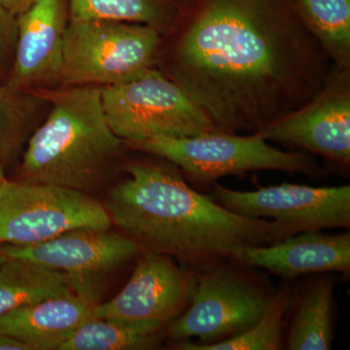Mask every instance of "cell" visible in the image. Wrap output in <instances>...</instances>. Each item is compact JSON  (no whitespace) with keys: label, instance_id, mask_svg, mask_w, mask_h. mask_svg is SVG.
<instances>
[{"label":"cell","instance_id":"12","mask_svg":"<svg viewBox=\"0 0 350 350\" xmlns=\"http://www.w3.org/2000/svg\"><path fill=\"white\" fill-rule=\"evenodd\" d=\"M142 252L137 243L121 232L92 228L71 230L32 245H0V253L7 258L27 260L94 282Z\"/></svg>","mask_w":350,"mask_h":350},{"label":"cell","instance_id":"19","mask_svg":"<svg viewBox=\"0 0 350 350\" xmlns=\"http://www.w3.org/2000/svg\"><path fill=\"white\" fill-rule=\"evenodd\" d=\"M167 325L157 321L94 319L85 322L59 350H142L155 349Z\"/></svg>","mask_w":350,"mask_h":350},{"label":"cell","instance_id":"6","mask_svg":"<svg viewBox=\"0 0 350 350\" xmlns=\"http://www.w3.org/2000/svg\"><path fill=\"white\" fill-rule=\"evenodd\" d=\"M128 146L172 163L200 186H213L222 177L256 170L315 176L321 172L312 156L280 150L258 133L245 137L214 131L192 137L156 138Z\"/></svg>","mask_w":350,"mask_h":350},{"label":"cell","instance_id":"24","mask_svg":"<svg viewBox=\"0 0 350 350\" xmlns=\"http://www.w3.org/2000/svg\"><path fill=\"white\" fill-rule=\"evenodd\" d=\"M34 0H0V6L15 17L24 13Z\"/></svg>","mask_w":350,"mask_h":350},{"label":"cell","instance_id":"8","mask_svg":"<svg viewBox=\"0 0 350 350\" xmlns=\"http://www.w3.org/2000/svg\"><path fill=\"white\" fill-rule=\"evenodd\" d=\"M111 227L94 195L20 179L0 184V245H32L71 230Z\"/></svg>","mask_w":350,"mask_h":350},{"label":"cell","instance_id":"22","mask_svg":"<svg viewBox=\"0 0 350 350\" xmlns=\"http://www.w3.org/2000/svg\"><path fill=\"white\" fill-rule=\"evenodd\" d=\"M39 98L27 92L0 87V160L21 146L29 131Z\"/></svg>","mask_w":350,"mask_h":350},{"label":"cell","instance_id":"15","mask_svg":"<svg viewBox=\"0 0 350 350\" xmlns=\"http://www.w3.org/2000/svg\"><path fill=\"white\" fill-rule=\"evenodd\" d=\"M100 298L72 292L21 306L0 317V334L29 350H59L82 324L96 319Z\"/></svg>","mask_w":350,"mask_h":350},{"label":"cell","instance_id":"23","mask_svg":"<svg viewBox=\"0 0 350 350\" xmlns=\"http://www.w3.org/2000/svg\"><path fill=\"white\" fill-rule=\"evenodd\" d=\"M17 41V19L0 6V72L10 69Z\"/></svg>","mask_w":350,"mask_h":350},{"label":"cell","instance_id":"13","mask_svg":"<svg viewBox=\"0 0 350 350\" xmlns=\"http://www.w3.org/2000/svg\"><path fill=\"white\" fill-rule=\"evenodd\" d=\"M16 19L15 53L4 84L29 92L59 82L68 0H34Z\"/></svg>","mask_w":350,"mask_h":350},{"label":"cell","instance_id":"27","mask_svg":"<svg viewBox=\"0 0 350 350\" xmlns=\"http://www.w3.org/2000/svg\"><path fill=\"white\" fill-rule=\"evenodd\" d=\"M5 83V78L3 77V73L0 72V87Z\"/></svg>","mask_w":350,"mask_h":350},{"label":"cell","instance_id":"3","mask_svg":"<svg viewBox=\"0 0 350 350\" xmlns=\"http://www.w3.org/2000/svg\"><path fill=\"white\" fill-rule=\"evenodd\" d=\"M27 93L50 105V113L27 140L20 180L90 195L107 187L126 144L108 124L100 87L38 88Z\"/></svg>","mask_w":350,"mask_h":350},{"label":"cell","instance_id":"1","mask_svg":"<svg viewBox=\"0 0 350 350\" xmlns=\"http://www.w3.org/2000/svg\"><path fill=\"white\" fill-rule=\"evenodd\" d=\"M329 59L293 0H202L169 77L219 131L254 133L312 100Z\"/></svg>","mask_w":350,"mask_h":350},{"label":"cell","instance_id":"4","mask_svg":"<svg viewBox=\"0 0 350 350\" xmlns=\"http://www.w3.org/2000/svg\"><path fill=\"white\" fill-rule=\"evenodd\" d=\"M275 291L259 269L238 262L194 271L188 306L165 338L174 344L198 338L199 345L230 340L256 323Z\"/></svg>","mask_w":350,"mask_h":350},{"label":"cell","instance_id":"17","mask_svg":"<svg viewBox=\"0 0 350 350\" xmlns=\"http://www.w3.org/2000/svg\"><path fill=\"white\" fill-rule=\"evenodd\" d=\"M202 0H68L69 20H107L149 25L170 33L197 10Z\"/></svg>","mask_w":350,"mask_h":350},{"label":"cell","instance_id":"14","mask_svg":"<svg viewBox=\"0 0 350 350\" xmlns=\"http://www.w3.org/2000/svg\"><path fill=\"white\" fill-rule=\"evenodd\" d=\"M238 262L264 269L283 278L350 273V232H299L271 245L252 246L241 251Z\"/></svg>","mask_w":350,"mask_h":350},{"label":"cell","instance_id":"21","mask_svg":"<svg viewBox=\"0 0 350 350\" xmlns=\"http://www.w3.org/2000/svg\"><path fill=\"white\" fill-rule=\"evenodd\" d=\"M291 289L283 283L271 297L259 320L247 331L217 344L199 345L191 340L175 342L181 350H278L282 347L284 317L288 312Z\"/></svg>","mask_w":350,"mask_h":350},{"label":"cell","instance_id":"9","mask_svg":"<svg viewBox=\"0 0 350 350\" xmlns=\"http://www.w3.org/2000/svg\"><path fill=\"white\" fill-rule=\"evenodd\" d=\"M220 206L248 218H269L297 234L324 229H349L350 186L310 187L283 183L251 191H236L214 183Z\"/></svg>","mask_w":350,"mask_h":350},{"label":"cell","instance_id":"28","mask_svg":"<svg viewBox=\"0 0 350 350\" xmlns=\"http://www.w3.org/2000/svg\"><path fill=\"white\" fill-rule=\"evenodd\" d=\"M7 259V257L4 256L2 253H0V266H1L2 264H3L4 262H5V260Z\"/></svg>","mask_w":350,"mask_h":350},{"label":"cell","instance_id":"18","mask_svg":"<svg viewBox=\"0 0 350 350\" xmlns=\"http://www.w3.org/2000/svg\"><path fill=\"white\" fill-rule=\"evenodd\" d=\"M334 290L330 276H317L304 286L288 327L286 349H332Z\"/></svg>","mask_w":350,"mask_h":350},{"label":"cell","instance_id":"25","mask_svg":"<svg viewBox=\"0 0 350 350\" xmlns=\"http://www.w3.org/2000/svg\"><path fill=\"white\" fill-rule=\"evenodd\" d=\"M0 350H29L27 345L16 338L0 334Z\"/></svg>","mask_w":350,"mask_h":350},{"label":"cell","instance_id":"2","mask_svg":"<svg viewBox=\"0 0 350 350\" xmlns=\"http://www.w3.org/2000/svg\"><path fill=\"white\" fill-rule=\"evenodd\" d=\"M165 162L128 163L126 176L103 202L112 226L142 252L174 258L199 271L238 262L245 248L297 234L275 220L244 217L225 208L191 187L177 167Z\"/></svg>","mask_w":350,"mask_h":350},{"label":"cell","instance_id":"20","mask_svg":"<svg viewBox=\"0 0 350 350\" xmlns=\"http://www.w3.org/2000/svg\"><path fill=\"white\" fill-rule=\"evenodd\" d=\"M301 19L336 68L349 69L350 0H293Z\"/></svg>","mask_w":350,"mask_h":350},{"label":"cell","instance_id":"5","mask_svg":"<svg viewBox=\"0 0 350 350\" xmlns=\"http://www.w3.org/2000/svg\"><path fill=\"white\" fill-rule=\"evenodd\" d=\"M100 91L108 124L126 145L219 131L190 96L157 69L146 68Z\"/></svg>","mask_w":350,"mask_h":350},{"label":"cell","instance_id":"26","mask_svg":"<svg viewBox=\"0 0 350 350\" xmlns=\"http://www.w3.org/2000/svg\"><path fill=\"white\" fill-rule=\"evenodd\" d=\"M4 179H5V176H4L3 167H2L1 163H0V184L3 182Z\"/></svg>","mask_w":350,"mask_h":350},{"label":"cell","instance_id":"10","mask_svg":"<svg viewBox=\"0 0 350 350\" xmlns=\"http://www.w3.org/2000/svg\"><path fill=\"white\" fill-rule=\"evenodd\" d=\"M265 139L296 145L340 163H350L349 69L334 68L312 100L258 131Z\"/></svg>","mask_w":350,"mask_h":350},{"label":"cell","instance_id":"11","mask_svg":"<svg viewBox=\"0 0 350 350\" xmlns=\"http://www.w3.org/2000/svg\"><path fill=\"white\" fill-rule=\"evenodd\" d=\"M137 261L123 289L111 300L96 305V319L157 321L167 326L188 306L194 271L156 253L142 252Z\"/></svg>","mask_w":350,"mask_h":350},{"label":"cell","instance_id":"7","mask_svg":"<svg viewBox=\"0 0 350 350\" xmlns=\"http://www.w3.org/2000/svg\"><path fill=\"white\" fill-rule=\"evenodd\" d=\"M161 36L149 25L107 20H69L59 82L105 87L152 68Z\"/></svg>","mask_w":350,"mask_h":350},{"label":"cell","instance_id":"16","mask_svg":"<svg viewBox=\"0 0 350 350\" xmlns=\"http://www.w3.org/2000/svg\"><path fill=\"white\" fill-rule=\"evenodd\" d=\"M96 285L27 260L7 258L0 266V317L21 306L72 292L98 297Z\"/></svg>","mask_w":350,"mask_h":350}]
</instances>
